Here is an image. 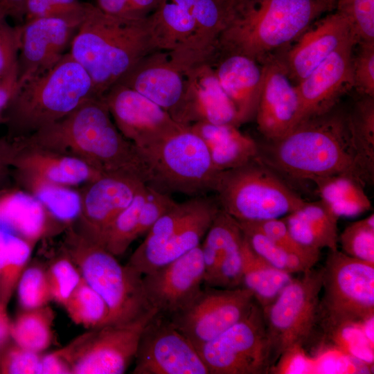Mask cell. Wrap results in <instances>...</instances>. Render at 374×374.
<instances>
[{
  "mask_svg": "<svg viewBox=\"0 0 374 374\" xmlns=\"http://www.w3.org/2000/svg\"><path fill=\"white\" fill-rule=\"evenodd\" d=\"M28 143L77 157L102 174L147 182V170L136 147L116 127L103 97L92 98L61 119L28 136Z\"/></svg>",
  "mask_w": 374,
  "mask_h": 374,
  "instance_id": "6da1fadb",
  "label": "cell"
},
{
  "mask_svg": "<svg viewBox=\"0 0 374 374\" xmlns=\"http://www.w3.org/2000/svg\"><path fill=\"white\" fill-rule=\"evenodd\" d=\"M260 148L258 159L273 170L295 179L348 174L365 186L346 122V112L331 111L301 121L282 138Z\"/></svg>",
  "mask_w": 374,
  "mask_h": 374,
  "instance_id": "7a4b0ae2",
  "label": "cell"
},
{
  "mask_svg": "<svg viewBox=\"0 0 374 374\" xmlns=\"http://www.w3.org/2000/svg\"><path fill=\"white\" fill-rule=\"evenodd\" d=\"M157 51L150 15L143 19L116 17L87 3L69 53L91 77L98 96L103 97L139 60Z\"/></svg>",
  "mask_w": 374,
  "mask_h": 374,
  "instance_id": "3957f363",
  "label": "cell"
},
{
  "mask_svg": "<svg viewBox=\"0 0 374 374\" xmlns=\"http://www.w3.org/2000/svg\"><path fill=\"white\" fill-rule=\"evenodd\" d=\"M323 12L315 0H238L217 53L242 54L262 64Z\"/></svg>",
  "mask_w": 374,
  "mask_h": 374,
  "instance_id": "277c9868",
  "label": "cell"
},
{
  "mask_svg": "<svg viewBox=\"0 0 374 374\" xmlns=\"http://www.w3.org/2000/svg\"><path fill=\"white\" fill-rule=\"evenodd\" d=\"M99 97L85 69L69 52L51 70L17 87L3 112L11 139L30 136Z\"/></svg>",
  "mask_w": 374,
  "mask_h": 374,
  "instance_id": "5b68a950",
  "label": "cell"
},
{
  "mask_svg": "<svg viewBox=\"0 0 374 374\" xmlns=\"http://www.w3.org/2000/svg\"><path fill=\"white\" fill-rule=\"evenodd\" d=\"M63 249L106 303V323H130L154 310L145 296L143 275L128 263L121 265L115 256L73 225L67 228Z\"/></svg>",
  "mask_w": 374,
  "mask_h": 374,
  "instance_id": "8992f818",
  "label": "cell"
},
{
  "mask_svg": "<svg viewBox=\"0 0 374 374\" xmlns=\"http://www.w3.org/2000/svg\"><path fill=\"white\" fill-rule=\"evenodd\" d=\"M214 192L220 208L238 222L281 218L306 202L258 157L221 171Z\"/></svg>",
  "mask_w": 374,
  "mask_h": 374,
  "instance_id": "52a82bcc",
  "label": "cell"
},
{
  "mask_svg": "<svg viewBox=\"0 0 374 374\" xmlns=\"http://www.w3.org/2000/svg\"><path fill=\"white\" fill-rule=\"evenodd\" d=\"M139 151L146 167L148 186L192 197L214 192L221 171L214 166L203 139L188 126Z\"/></svg>",
  "mask_w": 374,
  "mask_h": 374,
  "instance_id": "ba28073f",
  "label": "cell"
},
{
  "mask_svg": "<svg viewBox=\"0 0 374 374\" xmlns=\"http://www.w3.org/2000/svg\"><path fill=\"white\" fill-rule=\"evenodd\" d=\"M219 209L206 195L177 202L152 226L127 263L143 275L182 256L201 244Z\"/></svg>",
  "mask_w": 374,
  "mask_h": 374,
  "instance_id": "9c48e42d",
  "label": "cell"
},
{
  "mask_svg": "<svg viewBox=\"0 0 374 374\" xmlns=\"http://www.w3.org/2000/svg\"><path fill=\"white\" fill-rule=\"evenodd\" d=\"M322 268L319 324L323 333L374 317V265L329 250Z\"/></svg>",
  "mask_w": 374,
  "mask_h": 374,
  "instance_id": "30bf717a",
  "label": "cell"
},
{
  "mask_svg": "<svg viewBox=\"0 0 374 374\" xmlns=\"http://www.w3.org/2000/svg\"><path fill=\"white\" fill-rule=\"evenodd\" d=\"M303 274L262 308L274 365L287 351L303 348L319 324L322 268H312Z\"/></svg>",
  "mask_w": 374,
  "mask_h": 374,
  "instance_id": "8fae6325",
  "label": "cell"
},
{
  "mask_svg": "<svg viewBox=\"0 0 374 374\" xmlns=\"http://www.w3.org/2000/svg\"><path fill=\"white\" fill-rule=\"evenodd\" d=\"M196 349L209 374H266L274 366L262 309L256 301L242 319Z\"/></svg>",
  "mask_w": 374,
  "mask_h": 374,
  "instance_id": "7c38bea8",
  "label": "cell"
},
{
  "mask_svg": "<svg viewBox=\"0 0 374 374\" xmlns=\"http://www.w3.org/2000/svg\"><path fill=\"white\" fill-rule=\"evenodd\" d=\"M156 314L152 310L130 323L89 328L57 350L71 374L124 373L134 360L144 328Z\"/></svg>",
  "mask_w": 374,
  "mask_h": 374,
  "instance_id": "4fadbf2b",
  "label": "cell"
},
{
  "mask_svg": "<svg viewBox=\"0 0 374 374\" xmlns=\"http://www.w3.org/2000/svg\"><path fill=\"white\" fill-rule=\"evenodd\" d=\"M255 301L253 293L244 286L203 285L187 305L168 319L197 348L242 319Z\"/></svg>",
  "mask_w": 374,
  "mask_h": 374,
  "instance_id": "5bb4252c",
  "label": "cell"
},
{
  "mask_svg": "<svg viewBox=\"0 0 374 374\" xmlns=\"http://www.w3.org/2000/svg\"><path fill=\"white\" fill-rule=\"evenodd\" d=\"M134 362L133 374H209L190 341L157 314L141 333Z\"/></svg>",
  "mask_w": 374,
  "mask_h": 374,
  "instance_id": "9a60e30c",
  "label": "cell"
},
{
  "mask_svg": "<svg viewBox=\"0 0 374 374\" xmlns=\"http://www.w3.org/2000/svg\"><path fill=\"white\" fill-rule=\"evenodd\" d=\"M122 135L139 150L160 143L186 126L136 91L115 83L103 96Z\"/></svg>",
  "mask_w": 374,
  "mask_h": 374,
  "instance_id": "2e32d148",
  "label": "cell"
},
{
  "mask_svg": "<svg viewBox=\"0 0 374 374\" xmlns=\"http://www.w3.org/2000/svg\"><path fill=\"white\" fill-rule=\"evenodd\" d=\"M201 244L175 260L143 275L148 304L157 314L170 317L182 310L204 285Z\"/></svg>",
  "mask_w": 374,
  "mask_h": 374,
  "instance_id": "e0dca14e",
  "label": "cell"
},
{
  "mask_svg": "<svg viewBox=\"0 0 374 374\" xmlns=\"http://www.w3.org/2000/svg\"><path fill=\"white\" fill-rule=\"evenodd\" d=\"M20 26L15 89L56 65L71 47L79 27L54 17L35 18Z\"/></svg>",
  "mask_w": 374,
  "mask_h": 374,
  "instance_id": "ac0fdd59",
  "label": "cell"
},
{
  "mask_svg": "<svg viewBox=\"0 0 374 374\" xmlns=\"http://www.w3.org/2000/svg\"><path fill=\"white\" fill-rule=\"evenodd\" d=\"M116 83L136 91L182 125L188 82L184 71L170 60L167 51H157L145 56Z\"/></svg>",
  "mask_w": 374,
  "mask_h": 374,
  "instance_id": "d6986e66",
  "label": "cell"
},
{
  "mask_svg": "<svg viewBox=\"0 0 374 374\" xmlns=\"http://www.w3.org/2000/svg\"><path fill=\"white\" fill-rule=\"evenodd\" d=\"M357 44L350 42L342 46L295 85L299 103V123L331 111L354 87L352 60Z\"/></svg>",
  "mask_w": 374,
  "mask_h": 374,
  "instance_id": "ffe728a7",
  "label": "cell"
},
{
  "mask_svg": "<svg viewBox=\"0 0 374 374\" xmlns=\"http://www.w3.org/2000/svg\"><path fill=\"white\" fill-rule=\"evenodd\" d=\"M145 184L136 178L107 174L85 184L80 191L81 209L75 229L98 244L115 217Z\"/></svg>",
  "mask_w": 374,
  "mask_h": 374,
  "instance_id": "44dd1931",
  "label": "cell"
},
{
  "mask_svg": "<svg viewBox=\"0 0 374 374\" xmlns=\"http://www.w3.org/2000/svg\"><path fill=\"white\" fill-rule=\"evenodd\" d=\"M262 65L263 82L255 118L259 132L273 141L299 123V103L295 85L280 57L273 55Z\"/></svg>",
  "mask_w": 374,
  "mask_h": 374,
  "instance_id": "7402d4cb",
  "label": "cell"
},
{
  "mask_svg": "<svg viewBox=\"0 0 374 374\" xmlns=\"http://www.w3.org/2000/svg\"><path fill=\"white\" fill-rule=\"evenodd\" d=\"M203 239L204 285L242 287L244 235L238 222L220 208Z\"/></svg>",
  "mask_w": 374,
  "mask_h": 374,
  "instance_id": "603a6c76",
  "label": "cell"
},
{
  "mask_svg": "<svg viewBox=\"0 0 374 374\" xmlns=\"http://www.w3.org/2000/svg\"><path fill=\"white\" fill-rule=\"evenodd\" d=\"M350 42L358 44L348 20L336 11L304 33L299 42L280 57L290 79L297 84L332 53Z\"/></svg>",
  "mask_w": 374,
  "mask_h": 374,
  "instance_id": "cb8c5ba5",
  "label": "cell"
},
{
  "mask_svg": "<svg viewBox=\"0 0 374 374\" xmlns=\"http://www.w3.org/2000/svg\"><path fill=\"white\" fill-rule=\"evenodd\" d=\"M188 91L181 124L198 122L239 127L235 108L215 74L213 66L203 62L184 71Z\"/></svg>",
  "mask_w": 374,
  "mask_h": 374,
  "instance_id": "d4e9b609",
  "label": "cell"
},
{
  "mask_svg": "<svg viewBox=\"0 0 374 374\" xmlns=\"http://www.w3.org/2000/svg\"><path fill=\"white\" fill-rule=\"evenodd\" d=\"M19 140L12 176H27L57 184L85 185L104 175L84 161Z\"/></svg>",
  "mask_w": 374,
  "mask_h": 374,
  "instance_id": "484cf974",
  "label": "cell"
},
{
  "mask_svg": "<svg viewBox=\"0 0 374 374\" xmlns=\"http://www.w3.org/2000/svg\"><path fill=\"white\" fill-rule=\"evenodd\" d=\"M234 105L239 125L255 118L263 82L262 65L238 53H216L209 62Z\"/></svg>",
  "mask_w": 374,
  "mask_h": 374,
  "instance_id": "4316f807",
  "label": "cell"
},
{
  "mask_svg": "<svg viewBox=\"0 0 374 374\" xmlns=\"http://www.w3.org/2000/svg\"><path fill=\"white\" fill-rule=\"evenodd\" d=\"M53 220L44 206L26 190L19 187L0 190V228L34 247L50 233Z\"/></svg>",
  "mask_w": 374,
  "mask_h": 374,
  "instance_id": "83f0119b",
  "label": "cell"
},
{
  "mask_svg": "<svg viewBox=\"0 0 374 374\" xmlns=\"http://www.w3.org/2000/svg\"><path fill=\"white\" fill-rule=\"evenodd\" d=\"M188 127L203 139L219 171L240 167L258 156V144L235 125L198 122Z\"/></svg>",
  "mask_w": 374,
  "mask_h": 374,
  "instance_id": "f1b7e54d",
  "label": "cell"
},
{
  "mask_svg": "<svg viewBox=\"0 0 374 374\" xmlns=\"http://www.w3.org/2000/svg\"><path fill=\"white\" fill-rule=\"evenodd\" d=\"M282 219L299 244L320 251L338 249L339 217L321 199L306 202Z\"/></svg>",
  "mask_w": 374,
  "mask_h": 374,
  "instance_id": "f546056e",
  "label": "cell"
},
{
  "mask_svg": "<svg viewBox=\"0 0 374 374\" xmlns=\"http://www.w3.org/2000/svg\"><path fill=\"white\" fill-rule=\"evenodd\" d=\"M320 199L339 217H355L372 208L365 185L348 174H337L312 180Z\"/></svg>",
  "mask_w": 374,
  "mask_h": 374,
  "instance_id": "4dcf8cb0",
  "label": "cell"
},
{
  "mask_svg": "<svg viewBox=\"0 0 374 374\" xmlns=\"http://www.w3.org/2000/svg\"><path fill=\"white\" fill-rule=\"evenodd\" d=\"M356 162L366 185L374 183V97L363 96L346 112Z\"/></svg>",
  "mask_w": 374,
  "mask_h": 374,
  "instance_id": "1f68e13d",
  "label": "cell"
},
{
  "mask_svg": "<svg viewBox=\"0 0 374 374\" xmlns=\"http://www.w3.org/2000/svg\"><path fill=\"white\" fill-rule=\"evenodd\" d=\"M242 256V286L253 293L262 308L272 303L294 278L291 274L274 267L256 254L244 236Z\"/></svg>",
  "mask_w": 374,
  "mask_h": 374,
  "instance_id": "d6a6232c",
  "label": "cell"
},
{
  "mask_svg": "<svg viewBox=\"0 0 374 374\" xmlns=\"http://www.w3.org/2000/svg\"><path fill=\"white\" fill-rule=\"evenodd\" d=\"M17 186L35 197L58 223L70 226L81 209L80 193L72 187L27 176H13Z\"/></svg>",
  "mask_w": 374,
  "mask_h": 374,
  "instance_id": "836d02e7",
  "label": "cell"
},
{
  "mask_svg": "<svg viewBox=\"0 0 374 374\" xmlns=\"http://www.w3.org/2000/svg\"><path fill=\"white\" fill-rule=\"evenodd\" d=\"M150 17L160 51L169 52L183 46L195 29L192 14L170 0H164Z\"/></svg>",
  "mask_w": 374,
  "mask_h": 374,
  "instance_id": "e575fe53",
  "label": "cell"
},
{
  "mask_svg": "<svg viewBox=\"0 0 374 374\" xmlns=\"http://www.w3.org/2000/svg\"><path fill=\"white\" fill-rule=\"evenodd\" d=\"M147 194L148 186L145 184L115 217L98 243L116 257L123 255L135 240L146 233L141 211Z\"/></svg>",
  "mask_w": 374,
  "mask_h": 374,
  "instance_id": "d590c367",
  "label": "cell"
},
{
  "mask_svg": "<svg viewBox=\"0 0 374 374\" xmlns=\"http://www.w3.org/2000/svg\"><path fill=\"white\" fill-rule=\"evenodd\" d=\"M33 249L26 240L0 228V303L8 306Z\"/></svg>",
  "mask_w": 374,
  "mask_h": 374,
  "instance_id": "8d00e7d4",
  "label": "cell"
},
{
  "mask_svg": "<svg viewBox=\"0 0 374 374\" xmlns=\"http://www.w3.org/2000/svg\"><path fill=\"white\" fill-rule=\"evenodd\" d=\"M53 310L48 305L31 310H22L11 324V339L17 345L40 353L53 339Z\"/></svg>",
  "mask_w": 374,
  "mask_h": 374,
  "instance_id": "74e56055",
  "label": "cell"
},
{
  "mask_svg": "<svg viewBox=\"0 0 374 374\" xmlns=\"http://www.w3.org/2000/svg\"><path fill=\"white\" fill-rule=\"evenodd\" d=\"M62 305L75 324L87 329L105 324L108 319L106 303L82 277Z\"/></svg>",
  "mask_w": 374,
  "mask_h": 374,
  "instance_id": "f35d334b",
  "label": "cell"
},
{
  "mask_svg": "<svg viewBox=\"0 0 374 374\" xmlns=\"http://www.w3.org/2000/svg\"><path fill=\"white\" fill-rule=\"evenodd\" d=\"M238 223L251 249L274 267L292 274L303 273L314 267L308 261L286 251L245 223Z\"/></svg>",
  "mask_w": 374,
  "mask_h": 374,
  "instance_id": "ab89813d",
  "label": "cell"
},
{
  "mask_svg": "<svg viewBox=\"0 0 374 374\" xmlns=\"http://www.w3.org/2000/svg\"><path fill=\"white\" fill-rule=\"evenodd\" d=\"M7 17L0 8V87L12 96L17 81L21 26H11Z\"/></svg>",
  "mask_w": 374,
  "mask_h": 374,
  "instance_id": "60d3db41",
  "label": "cell"
},
{
  "mask_svg": "<svg viewBox=\"0 0 374 374\" xmlns=\"http://www.w3.org/2000/svg\"><path fill=\"white\" fill-rule=\"evenodd\" d=\"M339 242L346 255L374 265V214L348 224Z\"/></svg>",
  "mask_w": 374,
  "mask_h": 374,
  "instance_id": "b9f144b4",
  "label": "cell"
},
{
  "mask_svg": "<svg viewBox=\"0 0 374 374\" xmlns=\"http://www.w3.org/2000/svg\"><path fill=\"white\" fill-rule=\"evenodd\" d=\"M16 292L22 310L41 308L53 301L46 271L36 265L26 267L19 278Z\"/></svg>",
  "mask_w": 374,
  "mask_h": 374,
  "instance_id": "7bdbcfd3",
  "label": "cell"
},
{
  "mask_svg": "<svg viewBox=\"0 0 374 374\" xmlns=\"http://www.w3.org/2000/svg\"><path fill=\"white\" fill-rule=\"evenodd\" d=\"M337 349L359 361L373 366V346L366 339L361 324H348L324 333Z\"/></svg>",
  "mask_w": 374,
  "mask_h": 374,
  "instance_id": "ee69618b",
  "label": "cell"
},
{
  "mask_svg": "<svg viewBox=\"0 0 374 374\" xmlns=\"http://www.w3.org/2000/svg\"><path fill=\"white\" fill-rule=\"evenodd\" d=\"M86 8L87 3L80 0H26L24 21L40 17H54L79 26Z\"/></svg>",
  "mask_w": 374,
  "mask_h": 374,
  "instance_id": "f6af8a7d",
  "label": "cell"
},
{
  "mask_svg": "<svg viewBox=\"0 0 374 374\" xmlns=\"http://www.w3.org/2000/svg\"><path fill=\"white\" fill-rule=\"evenodd\" d=\"M242 222L262 233L278 246L301 257L312 265L319 259L321 251L305 247L296 242L282 218Z\"/></svg>",
  "mask_w": 374,
  "mask_h": 374,
  "instance_id": "bcb514c9",
  "label": "cell"
},
{
  "mask_svg": "<svg viewBox=\"0 0 374 374\" xmlns=\"http://www.w3.org/2000/svg\"><path fill=\"white\" fill-rule=\"evenodd\" d=\"M335 8L350 24L358 43L374 42V0H337Z\"/></svg>",
  "mask_w": 374,
  "mask_h": 374,
  "instance_id": "7dc6e473",
  "label": "cell"
},
{
  "mask_svg": "<svg viewBox=\"0 0 374 374\" xmlns=\"http://www.w3.org/2000/svg\"><path fill=\"white\" fill-rule=\"evenodd\" d=\"M46 271L53 301L63 305L81 280L79 269L64 253Z\"/></svg>",
  "mask_w": 374,
  "mask_h": 374,
  "instance_id": "c3c4849f",
  "label": "cell"
},
{
  "mask_svg": "<svg viewBox=\"0 0 374 374\" xmlns=\"http://www.w3.org/2000/svg\"><path fill=\"white\" fill-rule=\"evenodd\" d=\"M39 354L9 342L0 351V373L39 374Z\"/></svg>",
  "mask_w": 374,
  "mask_h": 374,
  "instance_id": "681fc988",
  "label": "cell"
},
{
  "mask_svg": "<svg viewBox=\"0 0 374 374\" xmlns=\"http://www.w3.org/2000/svg\"><path fill=\"white\" fill-rule=\"evenodd\" d=\"M352 66L354 87L363 96L374 97V42H362Z\"/></svg>",
  "mask_w": 374,
  "mask_h": 374,
  "instance_id": "f907efd6",
  "label": "cell"
},
{
  "mask_svg": "<svg viewBox=\"0 0 374 374\" xmlns=\"http://www.w3.org/2000/svg\"><path fill=\"white\" fill-rule=\"evenodd\" d=\"M279 362L271 371L274 373H312L313 366L307 359L303 348H295L287 351L279 357Z\"/></svg>",
  "mask_w": 374,
  "mask_h": 374,
  "instance_id": "816d5d0a",
  "label": "cell"
},
{
  "mask_svg": "<svg viewBox=\"0 0 374 374\" xmlns=\"http://www.w3.org/2000/svg\"><path fill=\"white\" fill-rule=\"evenodd\" d=\"M19 149V140L5 136L0 139V187L12 174L14 159ZM2 189L0 188V190Z\"/></svg>",
  "mask_w": 374,
  "mask_h": 374,
  "instance_id": "f5cc1de1",
  "label": "cell"
},
{
  "mask_svg": "<svg viewBox=\"0 0 374 374\" xmlns=\"http://www.w3.org/2000/svg\"><path fill=\"white\" fill-rule=\"evenodd\" d=\"M164 0H127L123 17L143 19L153 13Z\"/></svg>",
  "mask_w": 374,
  "mask_h": 374,
  "instance_id": "db71d44e",
  "label": "cell"
},
{
  "mask_svg": "<svg viewBox=\"0 0 374 374\" xmlns=\"http://www.w3.org/2000/svg\"><path fill=\"white\" fill-rule=\"evenodd\" d=\"M39 374H71V370L56 350L41 356Z\"/></svg>",
  "mask_w": 374,
  "mask_h": 374,
  "instance_id": "11a10c76",
  "label": "cell"
},
{
  "mask_svg": "<svg viewBox=\"0 0 374 374\" xmlns=\"http://www.w3.org/2000/svg\"><path fill=\"white\" fill-rule=\"evenodd\" d=\"M26 0H0V8L8 17L19 21H24L26 15Z\"/></svg>",
  "mask_w": 374,
  "mask_h": 374,
  "instance_id": "9f6ffc18",
  "label": "cell"
},
{
  "mask_svg": "<svg viewBox=\"0 0 374 374\" xmlns=\"http://www.w3.org/2000/svg\"><path fill=\"white\" fill-rule=\"evenodd\" d=\"M94 1V5L101 11L110 15L123 17L127 0Z\"/></svg>",
  "mask_w": 374,
  "mask_h": 374,
  "instance_id": "6f0895ef",
  "label": "cell"
},
{
  "mask_svg": "<svg viewBox=\"0 0 374 374\" xmlns=\"http://www.w3.org/2000/svg\"><path fill=\"white\" fill-rule=\"evenodd\" d=\"M7 305L0 303V351L10 342L11 339V324Z\"/></svg>",
  "mask_w": 374,
  "mask_h": 374,
  "instance_id": "680465c9",
  "label": "cell"
},
{
  "mask_svg": "<svg viewBox=\"0 0 374 374\" xmlns=\"http://www.w3.org/2000/svg\"><path fill=\"white\" fill-rule=\"evenodd\" d=\"M373 323L374 317L366 319L361 324L364 335L372 346L374 344Z\"/></svg>",
  "mask_w": 374,
  "mask_h": 374,
  "instance_id": "91938a15",
  "label": "cell"
},
{
  "mask_svg": "<svg viewBox=\"0 0 374 374\" xmlns=\"http://www.w3.org/2000/svg\"><path fill=\"white\" fill-rule=\"evenodd\" d=\"M319 6L325 11H331L335 8L337 0H315Z\"/></svg>",
  "mask_w": 374,
  "mask_h": 374,
  "instance_id": "94428289",
  "label": "cell"
},
{
  "mask_svg": "<svg viewBox=\"0 0 374 374\" xmlns=\"http://www.w3.org/2000/svg\"><path fill=\"white\" fill-rule=\"evenodd\" d=\"M0 119H1V114H0Z\"/></svg>",
  "mask_w": 374,
  "mask_h": 374,
  "instance_id": "6125c7cd",
  "label": "cell"
}]
</instances>
